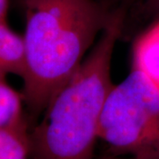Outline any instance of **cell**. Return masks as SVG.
I'll use <instances>...</instances> for the list:
<instances>
[{
  "label": "cell",
  "instance_id": "obj_1",
  "mask_svg": "<svg viewBox=\"0 0 159 159\" xmlns=\"http://www.w3.org/2000/svg\"><path fill=\"white\" fill-rule=\"evenodd\" d=\"M22 94L30 126L88 56L113 15L96 0H23Z\"/></svg>",
  "mask_w": 159,
  "mask_h": 159
},
{
  "label": "cell",
  "instance_id": "obj_2",
  "mask_svg": "<svg viewBox=\"0 0 159 159\" xmlns=\"http://www.w3.org/2000/svg\"><path fill=\"white\" fill-rule=\"evenodd\" d=\"M126 7L113 10L84 61L48 102L29 132V159H95L102 111L113 83L111 61Z\"/></svg>",
  "mask_w": 159,
  "mask_h": 159
},
{
  "label": "cell",
  "instance_id": "obj_3",
  "mask_svg": "<svg viewBox=\"0 0 159 159\" xmlns=\"http://www.w3.org/2000/svg\"><path fill=\"white\" fill-rule=\"evenodd\" d=\"M98 138L110 156L159 159V90L136 70L112 87Z\"/></svg>",
  "mask_w": 159,
  "mask_h": 159
},
{
  "label": "cell",
  "instance_id": "obj_4",
  "mask_svg": "<svg viewBox=\"0 0 159 159\" xmlns=\"http://www.w3.org/2000/svg\"><path fill=\"white\" fill-rule=\"evenodd\" d=\"M132 69L159 90V18L154 20L133 45Z\"/></svg>",
  "mask_w": 159,
  "mask_h": 159
},
{
  "label": "cell",
  "instance_id": "obj_5",
  "mask_svg": "<svg viewBox=\"0 0 159 159\" xmlns=\"http://www.w3.org/2000/svg\"><path fill=\"white\" fill-rule=\"evenodd\" d=\"M25 72L23 36L14 32L7 21H0V75L14 74L22 78Z\"/></svg>",
  "mask_w": 159,
  "mask_h": 159
},
{
  "label": "cell",
  "instance_id": "obj_6",
  "mask_svg": "<svg viewBox=\"0 0 159 159\" xmlns=\"http://www.w3.org/2000/svg\"><path fill=\"white\" fill-rule=\"evenodd\" d=\"M29 119L0 128V159H29Z\"/></svg>",
  "mask_w": 159,
  "mask_h": 159
},
{
  "label": "cell",
  "instance_id": "obj_7",
  "mask_svg": "<svg viewBox=\"0 0 159 159\" xmlns=\"http://www.w3.org/2000/svg\"><path fill=\"white\" fill-rule=\"evenodd\" d=\"M6 76L0 75V128L17 125L29 119L24 112V100L6 81Z\"/></svg>",
  "mask_w": 159,
  "mask_h": 159
},
{
  "label": "cell",
  "instance_id": "obj_8",
  "mask_svg": "<svg viewBox=\"0 0 159 159\" xmlns=\"http://www.w3.org/2000/svg\"><path fill=\"white\" fill-rule=\"evenodd\" d=\"M142 15L153 21L159 18V0H142Z\"/></svg>",
  "mask_w": 159,
  "mask_h": 159
},
{
  "label": "cell",
  "instance_id": "obj_9",
  "mask_svg": "<svg viewBox=\"0 0 159 159\" xmlns=\"http://www.w3.org/2000/svg\"><path fill=\"white\" fill-rule=\"evenodd\" d=\"M9 0H0V21H7Z\"/></svg>",
  "mask_w": 159,
  "mask_h": 159
},
{
  "label": "cell",
  "instance_id": "obj_10",
  "mask_svg": "<svg viewBox=\"0 0 159 159\" xmlns=\"http://www.w3.org/2000/svg\"><path fill=\"white\" fill-rule=\"evenodd\" d=\"M102 159H132L130 157H113V156H110L109 155L108 157H104Z\"/></svg>",
  "mask_w": 159,
  "mask_h": 159
},
{
  "label": "cell",
  "instance_id": "obj_11",
  "mask_svg": "<svg viewBox=\"0 0 159 159\" xmlns=\"http://www.w3.org/2000/svg\"><path fill=\"white\" fill-rule=\"evenodd\" d=\"M22 1H23V0H17V2H19V3H20V4L21 6H22Z\"/></svg>",
  "mask_w": 159,
  "mask_h": 159
}]
</instances>
